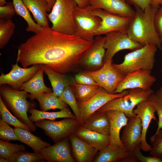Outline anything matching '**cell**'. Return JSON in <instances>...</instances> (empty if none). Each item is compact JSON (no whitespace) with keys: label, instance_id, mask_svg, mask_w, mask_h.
<instances>
[{"label":"cell","instance_id":"39","mask_svg":"<svg viewBox=\"0 0 162 162\" xmlns=\"http://www.w3.org/2000/svg\"><path fill=\"white\" fill-rule=\"evenodd\" d=\"M150 140L152 144L150 154L162 158V129L156 131Z\"/></svg>","mask_w":162,"mask_h":162},{"label":"cell","instance_id":"12","mask_svg":"<svg viewBox=\"0 0 162 162\" xmlns=\"http://www.w3.org/2000/svg\"><path fill=\"white\" fill-rule=\"evenodd\" d=\"M142 138V126L140 118L136 115L129 118L120 137L124 149L134 155L140 150Z\"/></svg>","mask_w":162,"mask_h":162},{"label":"cell","instance_id":"30","mask_svg":"<svg viewBox=\"0 0 162 162\" xmlns=\"http://www.w3.org/2000/svg\"><path fill=\"white\" fill-rule=\"evenodd\" d=\"M78 103L85 102L96 94L102 87L98 85L79 84L75 81L71 86Z\"/></svg>","mask_w":162,"mask_h":162},{"label":"cell","instance_id":"42","mask_svg":"<svg viewBox=\"0 0 162 162\" xmlns=\"http://www.w3.org/2000/svg\"><path fill=\"white\" fill-rule=\"evenodd\" d=\"M74 80L76 82L79 84L98 85L92 76L85 70L79 72L76 74Z\"/></svg>","mask_w":162,"mask_h":162},{"label":"cell","instance_id":"15","mask_svg":"<svg viewBox=\"0 0 162 162\" xmlns=\"http://www.w3.org/2000/svg\"><path fill=\"white\" fill-rule=\"evenodd\" d=\"M151 70H140L130 73L125 76L123 80L117 86L114 94L134 88H139L147 91L156 82L155 77L151 74Z\"/></svg>","mask_w":162,"mask_h":162},{"label":"cell","instance_id":"43","mask_svg":"<svg viewBox=\"0 0 162 162\" xmlns=\"http://www.w3.org/2000/svg\"><path fill=\"white\" fill-rule=\"evenodd\" d=\"M16 14L13 2L7 3L3 6H0V18L11 19Z\"/></svg>","mask_w":162,"mask_h":162},{"label":"cell","instance_id":"46","mask_svg":"<svg viewBox=\"0 0 162 162\" xmlns=\"http://www.w3.org/2000/svg\"><path fill=\"white\" fill-rule=\"evenodd\" d=\"M130 5L140 8L144 10L148 6L151 5L152 0H126Z\"/></svg>","mask_w":162,"mask_h":162},{"label":"cell","instance_id":"3","mask_svg":"<svg viewBox=\"0 0 162 162\" xmlns=\"http://www.w3.org/2000/svg\"><path fill=\"white\" fill-rule=\"evenodd\" d=\"M0 94L6 107L19 120L28 126L31 131H34L36 126L29 120L27 112L34 108L35 103L28 101L27 98L29 94L23 90L13 89L9 85H0Z\"/></svg>","mask_w":162,"mask_h":162},{"label":"cell","instance_id":"4","mask_svg":"<svg viewBox=\"0 0 162 162\" xmlns=\"http://www.w3.org/2000/svg\"><path fill=\"white\" fill-rule=\"evenodd\" d=\"M157 48L154 45L147 44L126 54L121 63H112V67L116 71L124 76L140 70H152L154 66Z\"/></svg>","mask_w":162,"mask_h":162},{"label":"cell","instance_id":"48","mask_svg":"<svg viewBox=\"0 0 162 162\" xmlns=\"http://www.w3.org/2000/svg\"><path fill=\"white\" fill-rule=\"evenodd\" d=\"M151 5L157 8L162 6V0H152Z\"/></svg>","mask_w":162,"mask_h":162},{"label":"cell","instance_id":"49","mask_svg":"<svg viewBox=\"0 0 162 162\" xmlns=\"http://www.w3.org/2000/svg\"><path fill=\"white\" fill-rule=\"evenodd\" d=\"M47 2L48 5V8L47 10V12L50 11L53 6H54L56 1V0H46Z\"/></svg>","mask_w":162,"mask_h":162},{"label":"cell","instance_id":"18","mask_svg":"<svg viewBox=\"0 0 162 162\" xmlns=\"http://www.w3.org/2000/svg\"><path fill=\"white\" fill-rule=\"evenodd\" d=\"M93 9L101 8L120 16L133 18L135 10L126 0H89Z\"/></svg>","mask_w":162,"mask_h":162},{"label":"cell","instance_id":"29","mask_svg":"<svg viewBox=\"0 0 162 162\" xmlns=\"http://www.w3.org/2000/svg\"><path fill=\"white\" fill-rule=\"evenodd\" d=\"M20 142L31 148L35 152H39L45 148L51 146L50 143L42 140L41 138L32 134L31 131L21 128H14Z\"/></svg>","mask_w":162,"mask_h":162},{"label":"cell","instance_id":"24","mask_svg":"<svg viewBox=\"0 0 162 162\" xmlns=\"http://www.w3.org/2000/svg\"><path fill=\"white\" fill-rule=\"evenodd\" d=\"M44 72L43 64L38 72L30 79L24 83L20 88L29 93L28 98L37 96L45 92L52 91V89L45 85L43 79Z\"/></svg>","mask_w":162,"mask_h":162},{"label":"cell","instance_id":"47","mask_svg":"<svg viewBox=\"0 0 162 162\" xmlns=\"http://www.w3.org/2000/svg\"><path fill=\"white\" fill-rule=\"evenodd\" d=\"M78 7L80 8H85L90 5L89 0H75Z\"/></svg>","mask_w":162,"mask_h":162},{"label":"cell","instance_id":"1","mask_svg":"<svg viewBox=\"0 0 162 162\" xmlns=\"http://www.w3.org/2000/svg\"><path fill=\"white\" fill-rule=\"evenodd\" d=\"M92 42L42 27L40 31L19 46L16 62L24 68L39 64L60 74L76 72L82 55Z\"/></svg>","mask_w":162,"mask_h":162},{"label":"cell","instance_id":"50","mask_svg":"<svg viewBox=\"0 0 162 162\" xmlns=\"http://www.w3.org/2000/svg\"><path fill=\"white\" fill-rule=\"evenodd\" d=\"M6 0H0V6H3L7 3Z\"/></svg>","mask_w":162,"mask_h":162},{"label":"cell","instance_id":"6","mask_svg":"<svg viewBox=\"0 0 162 162\" xmlns=\"http://www.w3.org/2000/svg\"><path fill=\"white\" fill-rule=\"evenodd\" d=\"M128 90V92L126 95L110 100L97 111H120L123 112L129 118L136 116L133 113L135 107L140 102L148 99L150 96L154 92L152 89L145 91L139 88Z\"/></svg>","mask_w":162,"mask_h":162},{"label":"cell","instance_id":"35","mask_svg":"<svg viewBox=\"0 0 162 162\" xmlns=\"http://www.w3.org/2000/svg\"><path fill=\"white\" fill-rule=\"evenodd\" d=\"M60 98L70 107L76 119L80 122V113L78 103L71 86H68L65 87Z\"/></svg>","mask_w":162,"mask_h":162},{"label":"cell","instance_id":"7","mask_svg":"<svg viewBox=\"0 0 162 162\" xmlns=\"http://www.w3.org/2000/svg\"><path fill=\"white\" fill-rule=\"evenodd\" d=\"M92 10L90 5L83 8L77 6L73 13L76 27L75 35L82 39L92 42L95 33L102 22L99 17L92 14Z\"/></svg>","mask_w":162,"mask_h":162},{"label":"cell","instance_id":"51","mask_svg":"<svg viewBox=\"0 0 162 162\" xmlns=\"http://www.w3.org/2000/svg\"><path fill=\"white\" fill-rule=\"evenodd\" d=\"M0 162H9L8 160L4 158L1 157L0 158Z\"/></svg>","mask_w":162,"mask_h":162},{"label":"cell","instance_id":"21","mask_svg":"<svg viewBox=\"0 0 162 162\" xmlns=\"http://www.w3.org/2000/svg\"><path fill=\"white\" fill-rule=\"evenodd\" d=\"M138 162L134 155L124 148L109 146L99 151L94 162Z\"/></svg>","mask_w":162,"mask_h":162},{"label":"cell","instance_id":"2","mask_svg":"<svg viewBox=\"0 0 162 162\" xmlns=\"http://www.w3.org/2000/svg\"><path fill=\"white\" fill-rule=\"evenodd\" d=\"M134 8L135 14L128 29V35L143 46L147 44H152L162 50V43L154 23V16L159 8L151 5L144 10L137 7Z\"/></svg>","mask_w":162,"mask_h":162},{"label":"cell","instance_id":"26","mask_svg":"<svg viewBox=\"0 0 162 162\" xmlns=\"http://www.w3.org/2000/svg\"><path fill=\"white\" fill-rule=\"evenodd\" d=\"M32 14L37 23L41 27H49L46 12L48 3L46 0H22Z\"/></svg>","mask_w":162,"mask_h":162},{"label":"cell","instance_id":"27","mask_svg":"<svg viewBox=\"0 0 162 162\" xmlns=\"http://www.w3.org/2000/svg\"><path fill=\"white\" fill-rule=\"evenodd\" d=\"M32 100L35 99L39 103L41 110L47 111L56 109L62 110L68 107V105L56 95L53 91L30 97Z\"/></svg>","mask_w":162,"mask_h":162},{"label":"cell","instance_id":"14","mask_svg":"<svg viewBox=\"0 0 162 162\" xmlns=\"http://www.w3.org/2000/svg\"><path fill=\"white\" fill-rule=\"evenodd\" d=\"M11 65L9 72L5 74L2 72L0 76V85L7 84L13 89L19 90L22 85L32 77L39 71L42 64H36L28 68L20 67L16 62Z\"/></svg>","mask_w":162,"mask_h":162},{"label":"cell","instance_id":"41","mask_svg":"<svg viewBox=\"0 0 162 162\" xmlns=\"http://www.w3.org/2000/svg\"><path fill=\"white\" fill-rule=\"evenodd\" d=\"M0 138L8 142L14 140L20 141L14 128H11L9 124L1 119L0 120Z\"/></svg>","mask_w":162,"mask_h":162},{"label":"cell","instance_id":"13","mask_svg":"<svg viewBox=\"0 0 162 162\" xmlns=\"http://www.w3.org/2000/svg\"><path fill=\"white\" fill-rule=\"evenodd\" d=\"M128 92V90L117 94H111L102 88L94 96L87 101L78 103L80 113V122L83 125L90 116L110 100L122 97Z\"/></svg>","mask_w":162,"mask_h":162},{"label":"cell","instance_id":"20","mask_svg":"<svg viewBox=\"0 0 162 162\" xmlns=\"http://www.w3.org/2000/svg\"><path fill=\"white\" fill-rule=\"evenodd\" d=\"M110 120V145L112 147L124 148L120 136V130L127 124L129 118L120 111L111 110L106 112Z\"/></svg>","mask_w":162,"mask_h":162},{"label":"cell","instance_id":"32","mask_svg":"<svg viewBox=\"0 0 162 162\" xmlns=\"http://www.w3.org/2000/svg\"><path fill=\"white\" fill-rule=\"evenodd\" d=\"M112 60L105 62L107 63V72L106 85L105 90L109 93L114 94L116 88L123 80L125 76L118 73L112 68Z\"/></svg>","mask_w":162,"mask_h":162},{"label":"cell","instance_id":"36","mask_svg":"<svg viewBox=\"0 0 162 162\" xmlns=\"http://www.w3.org/2000/svg\"><path fill=\"white\" fill-rule=\"evenodd\" d=\"M9 162H38L46 161L39 152H30L23 150L15 153L8 159Z\"/></svg>","mask_w":162,"mask_h":162},{"label":"cell","instance_id":"40","mask_svg":"<svg viewBox=\"0 0 162 162\" xmlns=\"http://www.w3.org/2000/svg\"><path fill=\"white\" fill-rule=\"evenodd\" d=\"M85 70L92 76L99 86L105 89L107 78V64L106 62L104 63L102 67L97 70Z\"/></svg>","mask_w":162,"mask_h":162},{"label":"cell","instance_id":"19","mask_svg":"<svg viewBox=\"0 0 162 162\" xmlns=\"http://www.w3.org/2000/svg\"><path fill=\"white\" fill-rule=\"evenodd\" d=\"M71 145V153L76 161H93L99 151L73 133L68 136Z\"/></svg>","mask_w":162,"mask_h":162},{"label":"cell","instance_id":"52","mask_svg":"<svg viewBox=\"0 0 162 162\" xmlns=\"http://www.w3.org/2000/svg\"><path fill=\"white\" fill-rule=\"evenodd\" d=\"M161 76H162V67H161Z\"/></svg>","mask_w":162,"mask_h":162},{"label":"cell","instance_id":"44","mask_svg":"<svg viewBox=\"0 0 162 162\" xmlns=\"http://www.w3.org/2000/svg\"><path fill=\"white\" fill-rule=\"evenodd\" d=\"M154 23L157 32L162 43V6L159 8L155 13Z\"/></svg>","mask_w":162,"mask_h":162},{"label":"cell","instance_id":"37","mask_svg":"<svg viewBox=\"0 0 162 162\" xmlns=\"http://www.w3.org/2000/svg\"><path fill=\"white\" fill-rule=\"evenodd\" d=\"M26 147L22 144L10 143L0 140V157L8 160L12 155L18 152L25 150Z\"/></svg>","mask_w":162,"mask_h":162},{"label":"cell","instance_id":"33","mask_svg":"<svg viewBox=\"0 0 162 162\" xmlns=\"http://www.w3.org/2000/svg\"><path fill=\"white\" fill-rule=\"evenodd\" d=\"M0 114L1 119L16 128H21L32 132L30 128L19 120L10 112L0 96Z\"/></svg>","mask_w":162,"mask_h":162},{"label":"cell","instance_id":"34","mask_svg":"<svg viewBox=\"0 0 162 162\" xmlns=\"http://www.w3.org/2000/svg\"><path fill=\"white\" fill-rule=\"evenodd\" d=\"M16 28L11 19L0 18V49L8 44L13 35Z\"/></svg>","mask_w":162,"mask_h":162},{"label":"cell","instance_id":"22","mask_svg":"<svg viewBox=\"0 0 162 162\" xmlns=\"http://www.w3.org/2000/svg\"><path fill=\"white\" fill-rule=\"evenodd\" d=\"M73 134L98 149L99 151L110 145V135L92 131L82 125Z\"/></svg>","mask_w":162,"mask_h":162},{"label":"cell","instance_id":"8","mask_svg":"<svg viewBox=\"0 0 162 162\" xmlns=\"http://www.w3.org/2000/svg\"><path fill=\"white\" fill-rule=\"evenodd\" d=\"M34 124L42 129L55 143L68 137L82 125L76 118H70L58 121L45 119L34 122Z\"/></svg>","mask_w":162,"mask_h":162},{"label":"cell","instance_id":"10","mask_svg":"<svg viewBox=\"0 0 162 162\" xmlns=\"http://www.w3.org/2000/svg\"><path fill=\"white\" fill-rule=\"evenodd\" d=\"M92 13L102 20L100 27L94 33L95 36L114 31L127 33L133 18L122 16L101 8L93 9Z\"/></svg>","mask_w":162,"mask_h":162},{"label":"cell","instance_id":"45","mask_svg":"<svg viewBox=\"0 0 162 162\" xmlns=\"http://www.w3.org/2000/svg\"><path fill=\"white\" fill-rule=\"evenodd\" d=\"M134 156L138 161L141 162H162L161 159L154 156H145L140 150L136 152Z\"/></svg>","mask_w":162,"mask_h":162},{"label":"cell","instance_id":"16","mask_svg":"<svg viewBox=\"0 0 162 162\" xmlns=\"http://www.w3.org/2000/svg\"><path fill=\"white\" fill-rule=\"evenodd\" d=\"M39 153L48 162H75L68 137L52 146L41 149Z\"/></svg>","mask_w":162,"mask_h":162},{"label":"cell","instance_id":"17","mask_svg":"<svg viewBox=\"0 0 162 162\" xmlns=\"http://www.w3.org/2000/svg\"><path fill=\"white\" fill-rule=\"evenodd\" d=\"M136 106L133 110V113L140 118L142 126L141 149L145 152H150L151 150L152 145L147 142L146 136L152 120L157 121L155 115L156 111L148 99L140 102Z\"/></svg>","mask_w":162,"mask_h":162},{"label":"cell","instance_id":"28","mask_svg":"<svg viewBox=\"0 0 162 162\" xmlns=\"http://www.w3.org/2000/svg\"><path fill=\"white\" fill-rule=\"evenodd\" d=\"M28 112L31 114V115L28 116V118L32 123L45 119L54 121L56 119L60 118H76L75 115L71 112L68 107L61 110L59 111L55 112L39 110L35 108L31 109Z\"/></svg>","mask_w":162,"mask_h":162},{"label":"cell","instance_id":"31","mask_svg":"<svg viewBox=\"0 0 162 162\" xmlns=\"http://www.w3.org/2000/svg\"><path fill=\"white\" fill-rule=\"evenodd\" d=\"M16 14L22 17L26 21L28 27L26 30L28 32L37 33L42 30V27L39 26L32 19L29 10L22 0H12Z\"/></svg>","mask_w":162,"mask_h":162},{"label":"cell","instance_id":"53","mask_svg":"<svg viewBox=\"0 0 162 162\" xmlns=\"http://www.w3.org/2000/svg\"></svg>","mask_w":162,"mask_h":162},{"label":"cell","instance_id":"5","mask_svg":"<svg viewBox=\"0 0 162 162\" xmlns=\"http://www.w3.org/2000/svg\"><path fill=\"white\" fill-rule=\"evenodd\" d=\"M77 6L75 0H56L50 13L47 14L48 19L52 23L51 28L61 33L75 35L73 13Z\"/></svg>","mask_w":162,"mask_h":162},{"label":"cell","instance_id":"25","mask_svg":"<svg viewBox=\"0 0 162 162\" xmlns=\"http://www.w3.org/2000/svg\"><path fill=\"white\" fill-rule=\"evenodd\" d=\"M44 72L47 76L54 93L59 98L65 88L71 86L75 82L74 80L66 74H62L54 71L44 65H43Z\"/></svg>","mask_w":162,"mask_h":162},{"label":"cell","instance_id":"23","mask_svg":"<svg viewBox=\"0 0 162 162\" xmlns=\"http://www.w3.org/2000/svg\"><path fill=\"white\" fill-rule=\"evenodd\" d=\"M82 125L92 131L110 135V120L106 112H95L90 116Z\"/></svg>","mask_w":162,"mask_h":162},{"label":"cell","instance_id":"38","mask_svg":"<svg viewBox=\"0 0 162 162\" xmlns=\"http://www.w3.org/2000/svg\"><path fill=\"white\" fill-rule=\"evenodd\" d=\"M148 99L155 107L158 116V131L162 129V86L151 94Z\"/></svg>","mask_w":162,"mask_h":162},{"label":"cell","instance_id":"9","mask_svg":"<svg viewBox=\"0 0 162 162\" xmlns=\"http://www.w3.org/2000/svg\"><path fill=\"white\" fill-rule=\"evenodd\" d=\"M105 35L104 47L106 50L103 63L112 60L113 56L120 51L129 50L133 51L143 46L130 38L127 33L114 31Z\"/></svg>","mask_w":162,"mask_h":162},{"label":"cell","instance_id":"11","mask_svg":"<svg viewBox=\"0 0 162 162\" xmlns=\"http://www.w3.org/2000/svg\"><path fill=\"white\" fill-rule=\"evenodd\" d=\"M95 36L92 44L84 52L80 59V67L86 70L96 71L104 65L106 52L104 47L106 36Z\"/></svg>","mask_w":162,"mask_h":162}]
</instances>
